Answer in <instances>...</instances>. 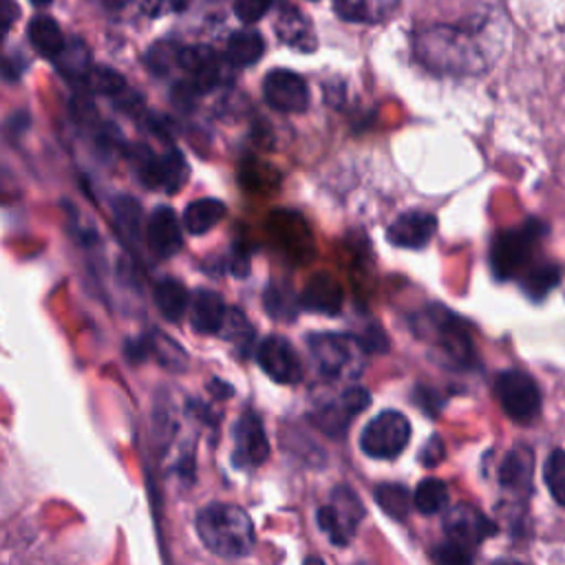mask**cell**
Wrapping results in <instances>:
<instances>
[{
  "instance_id": "obj_20",
  "label": "cell",
  "mask_w": 565,
  "mask_h": 565,
  "mask_svg": "<svg viewBox=\"0 0 565 565\" xmlns=\"http://www.w3.org/2000/svg\"><path fill=\"white\" fill-rule=\"evenodd\" d=\"M399 7V0H333V11L355 24H377L388 20Z\"/></svg>"
},
{
  "instance_id": "obj_28",
  "label": "cell",
  "mask_w": 565,
  "mask_h": 565,
  "mask_svg": "<svg viewBox=\"0 0 565 565\" xmlns=\"http://www.w3.org/2000/svg\"><path fill=\"white\" fill-rule=\"evenodd\" d=\"M148 340H150V355H154L161 366H166L172 373L185 371L188 355H185V351L172 338H168L161 331H152L148 335Z\"/></svg>"
},
{
  "instance_id": "obj_1",
  "label": "cell",
  "mask_w": 565,
  "mask_h": 565,
  "mask_svg": "<svg viewBox=\"0 0 565 565\" xmlns=\"http://www.w3.org/2000/svg\"><path fill=\"white\" fill-rule=\"evenodd\" d=\"M422 64L435 73L472 75L483 71L486 55L475 33L459 26H435L419 35L415 44Z\"/></svg>"
},
{
  "instance_id": "obj_11",
  "label": "cell",
  "mask_w": 565,
  "mask_h": 565,
  "mask_svg": "<svg viewBox=\"0 0 565 565\" xmlns=\"http://www.w3.org/2000/svg\"><path fill=\"white\" fill-rule=\"evenodd\" d=\"M263 97L278 113H302L309 106V86L289 68H274L263 79Z\"/></svg>"
},
{
  "instance_id": "obj_47",
  "label": "cell",
  "mask_w": 565,
  "mask_h": 565,
  "mask_svg": "<svg viewBox=\"0 0 565 565\" xmlns=\"http://www.w3.org/2000/svg\"><path fill=\"white\" fill-rule=\"evenodd\" d=\"M33 4H38V7H46L51 0H31Z\"/></svg>"
},
{
  "instance_id": "obj_36",
  "label": "cell",
  "mask_w": 565,
  "mask_h": 565,
  "mask_svg": "<svg viewBox=\"0 0 565 565\" xmlns=\"http://www.w3.org/2000/svg\"><path fill=\"white\" fill-rule=\"evenodd\" d=\"M88 82L93 84V88L102 95H108V97H119L124 90H126V79L113 71V68H106V66H97L93 68Z\"/></svg>"
},
{
  "instance_id": "obj_37",
  "label": "cell",
  "mask_w": 565,
  "mask_h": 565,
  "mask_svg": "<svg viewBox=\"0 0 565 565\" xmlns=\"http://www.w3.org/2000/svg\"><path fill=\"white\" fill-rule=\"evenodd\" d=\"M435 565H470L472 563V547H466L455 541H444L433 550Z\"/></svg>"
},
{
  "instance_id": "obj_34",
  "label": "cell",
  "mask_w": 565,
  "mask_h": 565,
  "mask_svg": "<svg viewBox=\"0 0 565 565\" xmlns=\"http://www.w3.org/2000/svg\"><path fill=\"white\" fill-rule=\"evenodd\" d=\"M179 53L181 46H174L170 42H154L146 53V66L154 75H166L172 68H179Z\"/></svg>"
},
{
  "instance_id": "obj_46",
  "label": "cell",
  "mask_w": 565,
  "mask_h": 565,
  "mask_svg": "<svg viewBox=\"0 0 565 565\" xmlns=\"http://www.w3.org/2000/svg\"><path fill=\"white\" fill-rule=\"evenodd\" d=\"M492 565H525V563H519V561H494Z\"/></svg>"
},
{
  "instance_id": "obj_7",
  "label": "cell",
  "mask_w": 565,
  "mask_h": 565,
  "mask_svg": "<svg viewBox=\"0 0 565 565\" xmlns=\"http://www.w3.org/2000/svg\"><path fill=\"white\" fill-rule=\"evenodd\" d=\"M411 439V424L399 411H382L360 433V448L373 459H395Z\"/></svg>"
},
{
  "instance_id": "obj_31",
  "label": "cell",
  "mask_w": 565,
  "mask_h": 565,
  "mask_svg": "<svg viewBox=\"0 0 565 565\" xmlns=\"http://www.w3.org/2000/svg\"><path fill=\"white\" fill-rule=\"evenodd\" d=\"M113 214L117 221V227L128 241L139 238L141 234V205L135 196H117L113 201Z\"/></svg>"
},
{
  "instance_id": "obj_18",
  "label": "cell",
  "mask_w": 565,
  "mask_h": 565,
  "mask_svg": "<svg viewBox=\"0 0 565 565\" xmlns=\"http://www.w3.org/2000/svg\"><path fill=\"white\" fill-rule=\"evenodd\" d=\"M276 35L282 44L302 51V53H311L318 46V38L313 33V24L311 20L296 7H287L280 18L276 20Z\"/></svg>"
},
{
  "instance_id": "obj_35",
  "label": "cell",
  "mask_w": 565,
  "mask_h": 565,
  "mask_svg": "<svg viewBox=\"0 0 565 565\" xmlns=\"http://www.w3.org/2000/svg\"><path fill=\"white\" fill-rule=\"evenodd\" d=\"M265 309L269 311V316H274L276 320H291L296 313V300L294 294L289 291V287H269L265 291Z\"/></svg>"
},
{
  "instance_id": "obj_40",
  "label": "cell",
  "mask_w": 565,
  "mask_h": 565,
  "mask_svg": "<svg viewBox=\"0 0 565 565\" xmlns=\"http://www.w3.org/2000/svg\"><path fill=\"white\" fill-rule=\"evenodd\" d=\"M358 342L362 344V349H364L366 353H382V351H386V347H388L386 335H384L382 329L375 327V324L369 327L366 333H364L362 338H358Z\"/></svg>"
},
{
  "instance_id": "obj_44",
  "label": "cell",
  "mask_w": 565,
  "mask_h": 565,
  "mask_svg": "<svg viewBox=\"0 0 565 565\" xmlns=\"http://www.w3.org/2000/svg\"><path fill=\"white\" fill-rule=\"evenodd\" d=\"M207 388H210V393H212L214 397H218V399H227V397L234 393L232 386L225 384V382H221V380H212V382L207 384Z\"/></svg>"
},
{
  "instance_id": "obj_21",
  "label": "cell",
  "mask_w": 565,
  "mask_h": 565,
  "mask_svg": "<svg viewBox=\"0 0 565 565\" xmlns=\"http://www.w3.org/2000/svg\"><path fill=\"white\" fill-rule=\"evenodd\" d=\"M532 468H534V457L532 450L525 446H516L512 448L505 459L501 461L499 468V481L503 488L508 490H527L530 481H532Z\"/></svg>"
},
{
  "instance_id": "obj_25",
  "label": "cell",
  "mask_w": 565,
  "mask_h": 565,
  "mask_svg": "<svg viewBox=\"0 0 565 565\" xmlns=\"http://www.w3.org/2000/svg\"><path fill=\"white\" fill-rule=\"evenodd\" d=\"M154 302L168 322H179L188 309V289L177 278H161L154 285Z\"/></svg>"
},
{
  "instance_id": "obj_2",
  "label": "cell",
  "mask_w": 565,
  "mask_h": 565,
  "mask_svg": "<svg viewBox=\"0 0 565 565\" xmlns=\"http://www.w3.org/2000/svg\"><path fill=\"white\" fill-rule=\"evenodd\" d=\"M196 534L216 556L241 558L254 550L256 532L249 514L236 503H207L196 514Z\"/></svg>"
},
{
  "instance_id": "obj_13",
  "label": "cell",
  "mask_w": 565,
  "mask_h": 565,
  "mask_svg": "<svg viewBox=\"0 0 565 565\" xmlns=\"http://www.w3.org/2000/svg\"><path fill=\"white\" fill-rule=\"evenodd\" d=\"M267 225L274 243L285 252L287 258H291L294 263H305L311 258V252H313L311 232L300 214L278 210L269 216Z\"/></svg>"
},
{
  "instance_id": "obj_6",
  "label": "cell",
  "mask_w": 565,
  "mask_h": 565,
  "mask_svg": "<svg viewBox=\"0 0 565 565\" xmlns=\"http://www.w3.org/2000/svg\"><path fill=\"white\" fill-rule=\"evenodd\" d=\"M494 395L503 413L516 424H530L541 413V391L525 371H501L494 377Z\"/></svg>"
},
{
  "instance_id": "obj_8",
  "label": "cell",
  "mask_w": 565,
  "mask_h": 565,
  "mask_svg": "<svg viewBox=\"0 0 565 565\" xmlns=\"http://www.w3.org/2000/svg\"><path fill=\"white\" fill-rule=\"evenodd\" d=\"M362 516L364 505L360 503L358 494L351 492L347 486H340L333 490L331 503L318 510L316 521L333 545H347L355 534V527L362 521Z\"/></svg>"
},
{
  "instance_id": "obj_9",
  "label": "cell",
  "mask_w": 565,
  "mask_h": 565,
  "mask_svg": "<svg viewBox=\"0 0 565 565\" xmlns=\"http://www.w3.org/2000/svg\"><path fill=\"white\" fill-rule=\"evenodd\" d=\"M135 166L139 170V179L148 188L163 190L168 194L179 192L190 174L185 157L174 148L163 154H152L148 148H141V152H137Z\"/></svg>"
},
{
  "instance_id": "obj_26",
  "label": "cell",
  "mask_w": 565,
  "mask_h": 565,
  "mask_svg": "<svg viewBox=\"0 0 565 565\" xmlns=\"http://www.w3.org/2000/svg\"><path fill=\"white\" fill-rule=\"evenodd\" d=\"M57 71L68 79H88L90 77V53L82 40H73L64 46V51L55 57Z\"/></svg>"
},
{
  "instance_id": "obj_5",
  "label": "cell",
  "mask_w": 565,
  "mask_h": 565,
  "mask_svg": "<svg viewBox=\"0 0 565 565\" xmlns=\"http://www.w3.org/2000/svg\"><path fill=\"white\" fill-rule=\"evenodd\" d=\"M307 344L318 373L329 380L358 375L360 355L366 353L355 338L342 333H311Z\"/></svg>"
},
{
  "instance_id": "obj_38",
  "label": "cell",
  "mask_w": 565,
  "mask_h": 565,
  "mask_svg": "<svg viewBox=\"0 0 565 565\" xmlns=\"http://www.w3.org/2000/svg\"><path fill=\"white\" fill-rule=\"evenodd\" d=\"M271 2L274 0H234V13L241 22L254 24L269 11Z\"/></svg>"
},
{
  "instance_id": "obj_24",
  "label": "cell",
  "mask_w": 565,
  "mask_h": 565,
  "mask_svg": "<svg viewBox=\"0 0 565 565\" xmlns=\"http://www.w3.org/2000/svg\"><path fill=\"white\" fill-rule=\"evenodd\" d=\"M265 53V40L256 29H241L230 35L225 55L234 66H252Z\"/></svg>"
},
{
  "instance_id": "obj_3",
  "label": "cell",
  "mask_w": 565,
  "mask_h": 565,
  "mask_svg": "<svg viewBox=\"0 0 565 565\" xmlns=\"http://www.w3.org/2000/svg\"><path fill=\"white\" fill-rule=\"evenodd\" d=\"M547 227L530 218L523 225L499 232L490 243V269L494 278L510 280L532 269V258L545 236Z\"/></svg>"
},
{
  "instance_id": "obj_15",
  "label": "cell",
  "mask_w": 565,
  "mask_h": 565,
  "mask_svg": "<svg viewBox=\"0 0 565 565\" xmlns=\"http://www.w3.org/2000/svg\"><path fill=\"white\" fill-rule=\"evenodd\" d=\"M437 230V218L422 210H411L399 214L386 230V238L406 249H419L430 243L433 234Z\"/></svg>"
},
{
  "instance_id": "obj_23",
  "label": "cell",
  "mask_w": 565,
  "mask_h": 565,
  "mask_svg": "<svg viewBox=\"0 0 565 565\" xmlns=\"http://www.w3.org/2000/svg\"><path fill=\"white\" fill-rule=\"evenodd\" d=\"M29 42L42 57L49 60H55L66 46L60 24L49 15H35L29 22Z\"/></svg>"
},
{
  "instance_id": "obj_10",
  "label": "cell",
  "mask_w": 565,
  "mask_h": 565,
  "mask_svg": "<svg viewBox=\"0 0 565 565\" xmlns=\"http://www.w3.org/2000/svg\"><path fill=\"white\" fill-rule=\"evenodd\" d=\"M234 448L232 463L236 468H256L269 457V441L265 435V426L258 413L245 411L234 426Z\"/></svg>"
},
{
  "instance_id": "obj_42",
  "label": "cell",
  "mask_w": 565,
  "mask_h": 565,
  "mask_svg": "<svg viewBox=\"0 0 565 565\" xmlns=\"http://www.w3.org/2000/svg\"><path fill=\"white\" fill-rule=\"evenodd\" d=\"M230 269L236 278H245L249 274V254L241 247H234L232 252V260H230Z\"/></svg>"
},
{
  "instance_id": "obj_12",
  "label": "cell",
  "mask_w": 565,
  "mask_h": 565,
  "mask_svg": "<svg viewBox=\"0 0 565 565\" xmlns=\"http://www.w3.org/2000/svg\"><path fill=\"white\" fill-rule=\"evenodd\" d=\"M258 366L278 384H298L302 380V362L294 344L282 335H267L256 351Z\"/></svg>"
},
{
  "instance_id": "obj_33",
  "label": "cell",
  "mask_w": 565,
  "mask_h": 565,
  "mask_svg": "<svg viewBox=\"0 0 565 565\" xmlns=\"http://www.w3.org/2000/svg\"><path fill=\"white\" fill-rule=\"evenodd\" d=\"M218 335L230 340L238 349H247L252 344L254 329H252L249 320L243 316V311L232 307V309H227V316H225V322H223Z\"/></svg>"
},
{
  "instance_id": "obj_27",
  "label": "cell",
  "mask_w": 565,
  "mask_h": 565,
  "mask_svg": "<svg viewBox=\"0 0 565 565\" xmlns=\"http://www.w3.org/2000/svg\"><path fill=\"white\" fill-rule=\"evenodd\" d=\"M561 282V267L556 263H539L521 276L523 291L539 300Z\"/></svg>"
},
{
  "instance_id": "obj_4",
  "label": "cell",
  "mask_w": 565,
  "mask_h": 565,
  "mask_svg": "<svg viewBox=\"0 0 565 565\" xmlns=\"http://www.w3.org/2000/svg\"><path fill=\"white\" fill-rule=\"evenodd\" d=\"M415 331L430 340L455 366L463 369L475 362V347L466 322L446 307L433 305L422 311L419 320L415 322Z\"/></svg>"
},
{
  "instance_id": "obj_43",
  "label": "cell",
  "mask_w": 565,
  "mask_h": 565,
  "mask_svg": "<svg viewBox=\"0 0 565 565\" xmlns=\"http://www.w3.org/2000/svg\"><path fill=\"white\" fill-rule=\"evenodd\" d=\"M0 26H2V35L9 33V29L13 26V22L18 20V4L13 0H2V9H0Z\"/></svg>"
},
{
  "instance_id": "obj_29",
  "label": "cell",
  "mask_w": 565,
  "mask_h": 565,
  "mask_svg": "<svg viewBox=\"0 0 565 565\" xmlns=\"http://www.w3.org/2000/svg\"><path fill=\"white\" fill-rule=\"evenodd\" d=\"M448 503V486L439 479H424L417 483L413 492V505L422 514H437L446 508Z\"/></svg>"
},
{
  "instance_id": "obj_41",
  "label": "cell",
  "mask_w": 565,
  "mask_h": 565,
  "mask_svg": "<svg viewBox=\"0 0 565 565\" xmlns=\"http://www.w3.org/2000/svg\"><path fill=\"white\" fill-rule=\"evenodd\" d=\"M124 351H126V358H128L130 362H143V360L150 355V340H148V335L128 340L126 347H124Z\"/></svg>"
},
{
  "instance_id": "obj_17",
  "label": "cell",
  "mask_w": 565,
  "mask_h": 565,
  "mask_svg": "<svg viewBox=\"0 0 565 565\" xmlns=\"http://www.w3.org/2000/svg\"><path fill=\"white\" fill-rule=\"evenodd\" d=\"M342 287L335 280V276H331L329 271H320L313 274L302 294H300V305L309 311H318V313H327V316H335L342 309Z\"/></svg>"
},
{
  "instance_id": "obj_30",
  "label": "cell",
  "mask_w": 565,
  "mask_h": 565,
  "mask_svg": "<svg viewBox=\"0 0 565 565\" xmlns=\"http://www.w3.org/2000/svg\"><path fill=\"white\" fill-rule=\"evenodd\" d=\"M375 501L391 519H406L413 503V494L402 483H380L375 488Z\"/></svg>"
},
{
  "instance_id": "obj_16",
  "label": "cell",
  "mask_w": 565,
  "mask_h": 565,
  "mask_svg": "<svg viewBox=\"0 0 565 565\" xmlns=\"http://www.w3.org/2000/svg\"><path fill=\"white\" fill-rule=\"evenodd\" d=\"M146 243H148V249L152 252V256H157V258H170L181 249V245H183L181 225H179L172 207L161 205L150 214V218L146 223Z\"/></svg>"
},
{
  "instance_id": "obj_39",
  "label": "cell",
  "mask_w": 565,
  "mask_h": 565,
  "mask_svg": "<svg viewBox=\"0 0 565 565\" xmlns=\"http://www.w3.org/2000/svg\"><path fill=\"white\" fill-rule=\"evenodd\" d=\"M441 459H444V441L437 435H433L419 452V463L426 468H435Z\"/></svg>"
},
{
  "instance_id": "obj_45",
  "label": "cell",
  "mask_w": 565,
  "mask_h": 565,
  "mask_svg": "<svg viewBox=\"0 0 565 565\" xmlns=\"http://www.w3.org/2000/svg\"><path fill=\"white\" fill-rule=\"evenodd\" d=\"M302 565H324V561L320 556H307Z\"/></svg>"
},
{
  "instance_id": "obj_19",
  "label": "cell",
  "mask_w": 565,
  "mask_h": 565,
  "mask_svg": "<svg viewBox=\"0 0 565 565\" xmlns=\"http://www.w3.org/2000/svg\"><path fill=\"white\" fill-rule=\"evenodd\" d=\"M227 316L223 298L212 289H199L190 305V324L196 333H218Z\"/></svg>"
},
{
  "instance_id": "obj_14",
  "label": "cell",
  "mask_w": 565,
  "mask_h": 565,
  "mask_svg": "<svg viewBox=\"0 0 565 565\" xmlns=\"http://www.w3.org/2000/svg\"><path fill=\"white\" fill-rule=\"evenodd\" d=\"M444 532L448 541H455L475 550V545H479L483 539L497 532V525L477 508L468 503H459L446 512Z\"/></svg>"
},
{
  "instance_id": "obj_22",
  "label": "cell",
  "mask_w": 565,
  "mask_h": 565,
  "mask_svg": "<svg viewBox=\"0 0 565 565\" xmlns=\"http://www.w3.org/2000/svg\"><path fill=\"white\" fill-rule=\"evenodd\" d=\"M225 203L212 196H203L196 199L192 203H188V207L183 210V225L190 234L201 236L205 232H210L212 227H216L223 216H225Z\"/></svg>"
},
{
  "instance_id": "obj_32",
  "label": "cell",
  "mask_w": 565,
  "mask_h": 565,
  "mask_svg": "<svg viewBox=\"0 0 565 565\" xmlns=\"http://www.w3.org/2000/svg\"><path fill=\"white\" fill-rule=\"evenodd\" d=\"M543 481L552 499L565 505V450H552L543 463Z\"/></svg>"
}]
</instances>
